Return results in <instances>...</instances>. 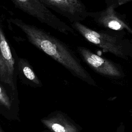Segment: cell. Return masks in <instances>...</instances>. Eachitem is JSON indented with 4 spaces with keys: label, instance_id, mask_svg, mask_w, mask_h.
<instances>
[{
    "label": "cell",
    "instance_id": "obj_1",
    "mask_svg": "<svg viewBox=\"0 0 132 132\" xmlns=\"http://www.w3.org/2000/svg\"><path fill=\"white\" fill-rule=\"evenodd\" d=\"M7 21L18 27L32 45L58 62L74 76L91 85H95L93 79L78 57L62 41L44 29L20 19L11 18Z\"/></svg>",
    "mask_w": 132,
    "mask_h": 132
},
{
    "label": "cell",
    "instance_id": "obj_2",
    "mask_svg": "<svg viewBox=\"0 0 132 132\" xmlns=\"http://www.w3.org/2000/svg\"><path fill=\"white\" fill-rule=\"evenodd\" d=\"M71 27L84 39L101 48L104 52L111 53L124 60L132 59V43L122 35L108 31L92 29L80 22L72 23Z\"/></svg>",
    "mask_w": 132,
    "mask_h": 132
},
{
    "label": "cell",
    "instance_id": "obj_3",
    "mask_svg": "<svg viewBox=\"0 0 132 132\" xmlns=\"http://www.w3.org/2000/svg\"><path fill=\"white\" fill-rule=\"evenodd\" d=\"M15 7L35 18L42 23L66 35L74 34V30L55 15L39 0H11Z\"/></svg>",
    "mask_w": 132,
    "mask_h": 132
},
{
    "label": "cell",
    "instance_id": "obj_4",
    "mask_svg": "<svg viewBox=\"0 0 132 132\" xmlns=\"http://www.w3.org/2000/svg\"><path fill=\"white\" fill-rule=\"evenodd\" d=\"M17 55H14L4 30L3 17L0 13V81L15 90V74Z\"/></svg>",
    "mask_w": 132,
    "mask_h": 132
},
{
    "label": "cell",
    "instance_id": "obj_5",
    "mask_svg": "<svg viewBox=\"0 0 132 132\" xmlns=\"http://www.w3.org/2000/svg\"><path fill=\"white\" fill-rule=\"evenodd\" d=\"M76 49L83 61L96 73L110 78H118L123 76V70L119 64L86 47L77 46Z\"/></svg>",
    "mask_w": 132,
    "mask_h": 132
},
{
    "label": "cell",
    "instance_id": "obj_6",
    "mask_svg": "<svg viewBox=\"0 0 132 132\" xmlns=\"http://www.w3.org/2000/svg\"><path fill=\"white\" fill-rule=\"evenodd\" d=\"M46 7L64 16L72 23L81 22L88 17L87 10L79 0H39Z\"/></svg>",
    "mask_w": 132,
    "mask_h": 132
},
{
    "label": "cell",
    "instance_id": "obj_7",
    "mask_svg": "<svg viewBox=\"0 0 132 132\" xmlns=\"http://www.w3.org/2000/svg\"><path fill=\"white\" fill-rule=\"evenodd\" d=\"M87 15L98 25L109 31L127 32L132 35V28L112 7H106L105 9L97 12L88 11Z\"/></svg>",
    "mask_w": 132,
    "mask_h": 132
},
{
    "label": "cell",
    "instance_id": "obj_8",
    "mask_svg": "<svg viewBox=\"0 0 132 132\" xmlns=\"http://www.w3.org/2000/svg\"><path fill=\"white\" fill-rule=\"evenodd\" d=\"M42 122L53 132H78L77 128L60 114L48 117L41 120Z\"/></svg>",
    "mask_w": 132,
    "mask_h": 132
},
{
    "label": "cell",
    "instance_id": "obj_9",
    "mask_svg": "<svg viewBox=\"0 0 132 132\" xmlns=\"http://www.w3.org/2000/svg\"><path fill=\"white\" fill-rule=\"evenodd\" d=\"M16 70L27 80L36 85H41V83L40 80L35 73L29 62L26 59L17 57Z\"/></svg>",
    "mask_w": 132,
    "mask_h": 132
},
{
    "label": "cell",
    "instance_id": "obj_10",
    "mask_svg": "<svg viewBox=\"0 0 132 132\" xmlns=\"http://www.w3.org/2000/svg\"><path fill=\"white\" fill-rule=\"evenodd\" d=\"M0 104L9 109L11 107L10 99L6 93L5 89L1 85H0Z\"/></svg>",
    "mask_w": 132,
    "mask_h": 132
},
{
    "label": "cell",
    "instance_id": "obj_11",
    "mask_svg": "<svg viewBox=\"0 0 132 132\" xmlns=\"http://www.w3.org/2000/svg\"><path fill=\"white\" fill-rule=\"evenodd\" d=\"M106 7H112L114 9L124 4L131 2L132 0H105Z\"/></svg>",
    "mask_w": 132,
    "mask_h": 132
},
{
    "label": "cell",
    "instance_id": "obj_12",
    "mask_svg": "<svg viewBox=\"0 0 132 132\" xmlns=\"http://www.w3.org/2000/svg\"><path fill=\"white\" fill-rule=\"evenodd\" d=\"M0 132H4L3 130H2V129H1V128L0 127Z\"/></svg>",
    "mask_w": 132,
    "mask_h": 132
}]
</instances>
